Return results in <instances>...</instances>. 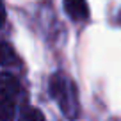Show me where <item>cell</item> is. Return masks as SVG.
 <instances>
[{
	"label": "cell",
	"instance_id": "cell-4",
	"mask_svg": "<svg viewBox=\"0 0 121 121\" xmlns=\"http://www.w3.org/2000/svg\"><path fill=\"white\" fill-rule=\"evenodd\" d=\"M18 121H45V116H43V112L38 107L25 105L18 116Z\"/></svg>",
	"mask_w": 121,
	"mask_h": 121
},
{
	"label": "cell",
	"instance_id": "cell-1",
	"mask_svg": "<svg viewBox=\"0 0 121 121\" xmlns=\"http://www.w3.org/2000/svg\"><path fill=\"white\" fill-rule=\"evenodd\" d=\"M48 91H50V96L57 102L59 109L64 112L66 117L75 119L78 116L80 112L78 93H77V86L71 78H68L60 71L53 73L48 82Z\"/></svg>",
	"mask_w": 121,
	"mask_h": 121
},
{
	"label": "cell",
	"instance_id": "cell-2",
	"mask_svg": "<svg viewBox=\"0 0 121 121\" xmlns=\"http://www.w3.org/2000/svg\"><path fill=\"white\" fill-rule=\"evenodd\" d=\"M22 87L13 73L4 71L0 77V117L2 121H11L14 117L16 103H18Z\"/></svg>",
	"mask_w": 121,
	"mask_h": 121
},
{
	"label": "cell",
	"instance_id": "cell-5",
	"mask_svg": "<svg viewBox=\"0 0 121 121\" xmlns=\"http://www.w3.org/2000/svg\"><path fill=\"white\" fill-rule=\"evenodd\" d=\"M18 64L20 60H18V57H16V53H14V50L11 48V45H9L7 41H4V45H2V66L4 68H7V66H11V64Z\"/></svg>",
	"mask_w": 121,
	"mask_h": 121
},
{
	"label": "cell",
	"instance_id": "cell-3",
	"mask_svg": "<svg viewBox=\"0 0 121 121\" xmlns=\"http://www.w3.org/2000/svg\"><path fill=\"white\" fill-rule=\"evenodd\" d=\"M64 11L73 22H86L89 18V7L86 0H64Z\"/></svg>",
	"mask_w": 121,
	"mask_h": 121
}]
</instances>
